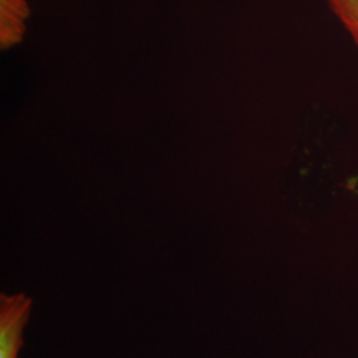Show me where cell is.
Returning a JSON list of instances; mask_svg holds the SVG:
<instances>
[{"label": "cell", "mask_w": 358, "mask_h": 358, "mask_svg": "<svg viewBox=\"0 0 358 358\" xmlns=\"http://www.w3.org/2000/svg\"><path fill=\"white\" fill-rule=\"evenodd\" d=\"M31 15L27 0H0V45L10 50L26 34V22Z\"/></svg>", "instance_id": "obj_2"}, {"label": "cell", "mask_w": 358, "mask_h": 358, "mask_svg": "<svg viewBox=\"0 0 358 358\" xmlns=\"http://www.w3.org/2000/svg\"><path fill=\"white\" fill-rule=\"evenodd\" d=\"M31 309L32 299L27 294H0V358L19 356Z\"/></svg>", "instance_id": "obj_1"}, {"label": "cell", "mask_w": 358, "mask_h": 358, "mask_svg": "<svg viewBox=\"0 0 358 358\" xmlns=\"http://www.w3.org/2000/svg\"><path fill=\"white\" fill-rule=\"evenodd\" d=\"M329 3L358 43V0H329Z\"/></svg>", "instance_id": "obj_3"}]
</instances>
